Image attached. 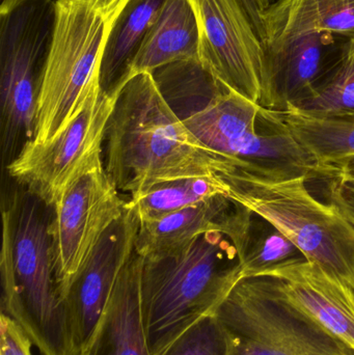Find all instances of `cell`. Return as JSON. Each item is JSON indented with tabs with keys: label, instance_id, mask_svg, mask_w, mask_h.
<instances>
[{
	"label": "cell",
	"instance_id": "obj_1",
	"mask_svg": "<svg viewBox=\"0 0 354 355\" xmlns=\"http://www.w3.org/2000/svg\"><path fill=\"white\" fill-rule=\"evenodd\" d=\"M242 160L206 147L162 95L153 74L129 78L118 91L106 127L104 168L132 202L164 182L222 178Z\"/></svg>",
	"mask_w": 354,
	"mask_h": 355
},
{
	"label": "cell",
	"instance_id": "obj_2",
	"mask_svg": "<svg viewBox=\"0 0 354 355\" xmlns=\"http://www.w3.org/2000/svg\"><path fill=\"white\" fill-rule=\"evenodd\" d=\"M166 101L202 144L266 172L322 176L313 158L282 127L262 116V106L224 87L199 60L153 73Z\"/></svg>",
	"mask_w": 354,
	"mask_h": 355
},
{
	"label": "cell",
	"instance_id": "obj_3",
	"mask_svg": "<svg viewBox=\"0 0 354 355\" xmlns=\"http://www.w3.org/2000/svg\"><path fill=\"white\" fill-rule=\"evenodd\" d=\"M143 258L141 313L151 355H161L197 321L214 314L242 279L237 248L220 232L204 234L175 254Z\"/></svg>",
	"mask_w": 354,
	"mask_h": 355
},
{
	"label": "cell",
	"instance_id": "obj_4",
	"mask_svg": "<svg viewBox=\"0 0 354 355\" xmlns=\"http://www.w3.org/2000/svg\"><path fill=\"white\" fill-rule=\"evenodd\" d=\"M50 209L23 190L2 212L0 313L23 327L42 355H72L54 277Z\"/></svg>",
	"mask_w": 354,
	"mask_h": 355
},
{
	"label": "cell",
	"instance_id": "obj_5",
	"mask_svg": "<svg viewBox=\"0 0 354 355\" xmlns=\"http://www.w3.org/2000/svg\"><path fill=\"white\" fill-rule=\"evenodd\" d=\"M224 178L231 200L261 217L306 260L354 292V225L310 192L308 175L264 172L245 162Z\"/></svg>",
	"mask_w": 354,
	"mask_h": 355
},
{
	"label": "cell",
	"instance_id": "obj_6",
	"mask_svg": "<svg viewBox=\"0 0 354 355\" xmlns=\"http://www.w3.org/2000/svg\"><path fill=\"white\" fill-rule=\"evenodd\" d=\"M129 0H56L31 143L51 141L80 112L110 31Z\"/></svg>",
	"mask_w": 354,
	"mask_h": 355
},
{
	"label": "cell",
	"instance_id": "obj_7",
	"mask_svg": "<svg viewBox=\"0 0 354 355\" xmlns=\"http://www.w3.org/2000/svg\"><path fill=\"white\" fill-rule=\"evenodd\" d=\"M55 4L56 0H2L0 6L1 148L6 166L35 135Z\"/></svg>",
	"mask_w": 354,
	"mask_h": 355
},
{
	"label": "cell",
	"instance_id": "obj_8",
	"mask_svg": "<svg viewBox=\"0 0 354 355\" xmlns=\"http://www.w3.org/2000/svg\"><path fill=\"white\" fill-rule=\"evenodd\" d=\"M274 0H189L199 60L224 87L261 105L267 89V12Z\"/></svg>",
	"mask_w": 354,
	"mask_h": 355
},
{
	"label": "cell",
	"instance_id": "obj_9",
	"mask_svg": "<svg viewBox=\"0 0 354 355\" xmlns=\"http://www.w3.org/2000/svg\"><path fill=\"white\" fill-rule=\"evenodd\" d=\"M118 91H102L98 70L80 112L48 143L27 141L6 166L10 177L53 208L75 180L104 166L106 127Z\"/></svg>",
	"mask_w": 354,
	"mask_h": 355
},
{
	"label": "cell",
	"instance_id": "obj_10",
	"mask_svg": "<svg viewBox=\"0 0 354 355\" xmlns=\"http://www.w3.org/2000/svg\"><path fill=\"white\" fill-rule=\"evenodd\" d=\"M214 314L231 333L259 336L289 355H354L291 304L274 277L240 279Z\"/></svg>",
	"mask_w": 354,
	"mask_h": 355
},
{
	"label": "cell",
	"instance_id": "obj_11",
	"mask_svg": "<svg viewBox=\"0 0 354 355\" xmlns=\"http://www.w3.org/2000/svg\"><path fill=\"white\" fill-rule=\"evenodd\" d=\"M127 202L103 166L75 180L52 208L49 234L62 302L102 236L124 214Z\"/></svg>",
	"mask_w": 354,
	"mask_h": 355
},
{
	"label": "cell",
	"instance_id": "obj_12",
	"mask_svg": "<svg viewBox=\"0 0 354 355\" xmlns=\"http://www.w3.org/2000/svg\"><path fill=\"white\" fill-rule=\"evenodd\" d=\"M141 221L131 200L102 236L62 300L72 355H80L93 335L121 271L135 250Z\"/></svg>",
	"mask_w": 354,
	"mask_h": 355
},
{
	"label": "cell",
	"instance_id": "obj_13",
	"mask_svg": "<svg viewBox=\"0 0 354 355\" xmlns=\"http://www.w3.org/2000/svg\"><path fill=\"white\" fill-rule=\"evenodd\" d=\"M251 215L230 198L216 196L157 220L141 223L135 252L143 257L172 254L188 248L204 234L220 232L232 240L241 260L251 242Z\"/></svg>",
	"mask_w": 354,
	"mask_h": 355
},
{
	"label": "cell",
	"instance_id": "obj_14",
	"mask_svg": "<svg viewBox=\"0 0 354 355\" xmlns=\"http://www.w3.org/2000/svg\"><path fill=\"white\" fill-rule=\"evenodd\" d=\"M283 295L322 329L354 350V292L305 258L293 259L266 272Z\"/></svg>",
	"mask_w": 354,
	"mask_h": 355
},
{
	"label": "cell",
	"instance_id": "obj_15",
	"mask_svg": "<svg viewBox=\"0 0 354 355\" xmlns=\"http://www.w3.org/2000/svg\"><path fill=\"white\" fill-rule=\"evenodd\" d=\"M330 33L291 37L270 49L267 89L261 106L285 112L305 99L338 58L345 41Z\"/></svg>",
	"mask_w": 354,
	"mask_h": 355
},
{
	"label": "cell",
	"instance_id": "obj_16",
	"mask_svg": "<svg viewBox=\"0 0 354 355\" xmlns=\"http://www.w3.org/2000/svg\"><path fill=\"white\" fill-rule=\"evenodd\" d=\"M143 261L134 250L121 271L105 310L80 355H151L141 313Z\"/></svg>",
	"mask_w": 354,
	"mask_h": 355
},
{
	"label": "cell",
	"instance_id": "obj_17",
	"mask_svg": "<svg viewBox=\"0 0 354 355\" xmlns=\"http://www.w3.org/2000/svg\"><path fill=\"white\" fill-rule=\"evenodd\" d=\"M199 60V28L189 0H164L131 67L129 78L183 60ZM128 78V79H129Z\"/></svg>",
	"mask_w": 354,
	"mask_h": 355
},
{
	"label": "cell",
	"instance_id": "obj_18",
	"mask_svg": "<svg viewBox=\"0 0 354 355\" xmlns=\"http://www.w3.org/2000/svg\"><path fill=\"white\" fill-rule=\"evenodd\" d=\"M262 116L287 131L330 177L339 164L354 158V114L316 116L294 110H261Z\"/></svg>",
	"mask_w": 354,
	"mask_h": 355
},
{
	"label": "cell",
	"instance_id": "obj_19",
	"mask_svg": "<svg viewBox=\"0 0 354 355\" xmlns=\"http://www.w3.org/2000/svg\"><path fill=\"white\" fill-rule=\"evenodd\" d=\"M266 18L270 49L308 33L354 37V0H274Z\"/></svg>",
	"mask_w": 354,
	"mask_h": 355
},
{
	"label": "cell",
	"instance_id": "obj_20",
	"mask_svg": "<svg viewBox=\"0 0 354 355\" xmlns=\"http://www.w3.org/2000/svg\"><path fill=\"white\" fill-rule=\"evenodd\" d=\"M164 0H129L108 35L100 64V85L114 93L128 80L131 67Z\"/></svg>",
	"mask_w": 354,
	"mask_h": 355
},
{
	"label": "cell",
	"instance_id": "obj_21",
	"mask_svg": "<svg viewBox=\"0 0 354 355\" xmlns=\"http://www.w3.org/2000/svg\"><path fill=\"white\" fill-rule=\"evenodd\" d=\"M287 110L316 116L354 114V37L345 41L338 58L311 93Z\"/></svg>",
	"mask_w": 354,
	"mask_h": 355
},
{
	"label": "cell",
	"instance_id": "obj_22",
	"mask_svg": "<svg viewBox=\"0 0 354 355\" xmlns=\"http://www.w3.org/2000/svg\"><path fill=\"white\" fill-rule=\"evenodd\" d=\"M230 196L224 178H191L158 184L135 202L139 221L157 220L186 207L195 206L216 196Z\"/></svg>",
	"mask_w": 354,
	"mask_h": 355
},
{
	"label": "cell",
	"instance_id": "obj_23",
	"mask_svg": "<svg viewBox=\"0 0 354 355\" xmlns=\"http://www.w3.org/2000/svg\"><path fill=\"white\" fill-rule=\"evenodd\" d=\"M235 349L234 336L211 314L187 329L161 355H236Z\"/></svg>",
	"mask_w": 354,
	"mask_h": 355
},
{
	"label": "cell",
	"instance_id": "obj_24",
	"mask_svg": "<svg viewBox=\"0 0 354 355\" xmlns=\"http://www.w3.org/2000/svg\"><path fill=\"white\" fill-rule=\"evenodd\" d=\"M303 257L292 242L274 229L269 235L262 236L254 244L249 243L245 256L239 260L241 277H263L274 267Z\"/></svg>",
	"mask_w": 354,
	"mask_h": 355
},
{
	"label": "cell",
	"instance_id": "obj_25",
	"mask_svg": "<svg viewBox=\"0 0 354 355\" xmlns=\"http://www.w3.org/2000/svg\"><path fill=\"white\" fill-rule=\"evenodd\" d=\"M33 344L19 323L0 313V355H33Z\"/></svg>",
	"mask_w": 354,
	"mask_h": 355
},
{
	"label": "cell",
	"instance_id": "obj_26",
	"mask_svg": "<svg viewBox=\"0 0 354 355\" xmlns=\"http://www.w3.org/2000/svg\"><path fill=\"white\" fill-rule=\"evenodd\" d=\"M328 185V200L354 225V180L333 175Z\"/></svg>",
	"mask_w": 354,
	"mask_h": 355
},
{
	"label": "cell",
	"instance_id": "obj_27",
	"mask_svg": "<svg viewBox=\"0 0 354 355\" xmlns=\"http://www.w3.org/2000/svg\"><path fill=\"white\" fill-rule=\"evenodd\" d=\"M333 175H341L354 180V158L337 166Z\"/></svg>",
	"mask_w": 354,
	"mask_h": 355
}]
</instances>
